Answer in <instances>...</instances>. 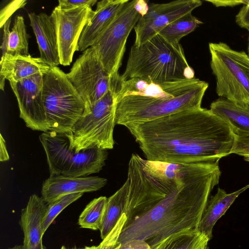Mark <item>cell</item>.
Wrapping results in <instances>:
<instances>
[{"label": "cell", "instance_id": "obj_1", "mask_svg": "<svg viewBox=\"0 0 249 249\" xmlns=\"http://www.w3.org/2000/svg\"><path fill=\"white\" fill-rule=\"evenodd\" d=\"M219 161L171 163L132 154L125 223L118 242L138 239L154 249L167 237L199 222L221 172Z\"/></svg>", "mask_w": 249, "mask_h": 249}, {"label": "cell", "instance_id": "obj_2", "mask_svg": "<svg viewBox=\"0 0 249 249\" xmlns=\"http://www.w3.org/2000/svg\"><path fill=\"white\" fill-rule=\"evenodd\" d=\"M146 159L171 163L219 160L231 154L234 134L210 109L184 110L125 126Z\"/></svg>", "mask_w": 249, "mask_h": 249}, {"label": "cell", "instance_id": "obj_3", "mask_svg": "<svg viewBox=\"0 0 249 249\" xmlns=\"http://www.w3.org/2000/svg\"><path fill=\"white\" fill-rule=\"evenodd\" d=\"M208 83L198 78L159 83L130 79L126 96L116 99V124H142L189 109L201 107Z\"/></svg>", "mask_w": 249, "mask_h": 249}, {"label": "cell", "instance_id": "obj_4", "mask_svg": "<svg viewBox=\"0 0 249 249\" xmlns=\"http://www.w3.org/2000/svg\"><path fill=\"white\" fill-rule=\"evenodd\" d=\"M133 78L162 83L195 77L181 45H173L158 34L140 46L131 47L120 79Z\"/></svg>", "mask_w": 249, "mask_h": 249}, {"label": "cell", "instance_id": "obj_5", "mask_svg": "<svg viewBox=\"0 0 249 249\" xmlns=\"http://www.w3.org/2000/svg\"><path fill=\"white\" fill-rule=\"evenodd\" d=\"M43 100L49 131L69 133L82 116L85 105L66 73L57 66L43 74Z\"/></svg>", "mask_w": 249, "mask_h": 249}, {"label": "cell", "instance_id": "obj_6", "mask_svg": "<svg viewBox=\"0 0 249 249\" xmlns=\"http://www.w3.org/2000/svg\"><path fill=\"white\" fill-rule=\"evenodd\" d=\"M117 83V80H114L109 90L94 105L90 111L83 114L71 130L65 134L70 149L78 152L93 148H113Z\"/></svg>", "mask_w": 249, "mask_h": 249}, {"label": "cell", "instance_id": "obj_7", "mask_svg": "<svg viewBox=\"0 0 249 249\" xmlns=\"http://www.w3.org/2000/svg\"><path fill=\"white\" fill-rule=\"evenodd\" d=\"M47 157L50 176L80 177L101 171L107 157V150L93 148L75 152L65 134L52 131L39 136Z\"/></svg>", "mask_w": 249, "mask_h": 249}, {"label": "cell", "instance_id": "obj_8", "mask_svg": "<svg viewBox=\"0 0 249 249\" xmlns=\"http://www.w3.org/2000/svg\"><path fill=\"white\" fill-rule=\"evenodd\" d=\"M209 48L217 95L237 104L249 105V55L223 42L209 43Z\"/></svg>", "mask_w": 249, "mask_h": 249}, {"label": "cell", "instance_id": "obj_9", "mask_svg": "<svg viewBox=\"0 0 249 249\" xmlns=\"http://www.w3.org/2000/svg\"><path fill=\"white\" fill-rule=\"evenodd\" d=\"M148 7L144 0H128L91 46L111 76L119 75L128 36Z\"/></svg>", "mask_w": 249, "mask_h": 249}, {"label": "cell", "instance_id": "obj_10", "mask_svg": "<svg viewBox=\"0 0 249 249\" xmlns=\"http://www.w3.org/2000/svg\"><path fill=\"white\" fill-rule=\"evenodd\" d=\"M66 74L85 103L83 114L90 111L119 76L112 77L105 70L92 47L83 52Z\"/></svg>", "mask_w": 249, "mask_h": 249}, {"label": "cell", "instance_id": "obj_11", "mask_svg": "<svg viewBox=\"0 0 249 249\" xmlns=\"http://www.w3.org/2000/svg\"><path fill=\"white\" fill-rule=\"evenodd\" d=\"M94 11L89 5L63 9L55 7L51 15L55 22L60 64L66 66L78 51V45L85 26Z\"/></svg>", "mask_w": 249, "mask_h": 249}, {"label": "cell", "instance_id": "obj_12", "mask_svg": "<svg viewBox=\"0 0 249 249\" xmlns=\"http://www.w3.org/2000/svg\"><path fill=\"white\" fill-rule=\"evenodd\" d=\"M202 4L200 0H178L164 3H151L146 13L134 28V45L140 46L156 36L166 26Z\"/></svg>", "mask_w": 249, "mask_h": 249}, {"label": "cell", "instance_id": "obj_13", "mask_svg": "<svg viewBox=\"0 0 249 249\" xmlns=\"http://www.w3.org/2000/svg\"><path fill=\"white\" fill-rule=\"evenodd\" d=\"M9 83L17 99L19 117L26 126L33 130L49 131L43 100V74Z\"/></svg>", "mask_w": 249, "mask_h": 249}, {"label": "cell", "instance_id": "obj_14", "mask_svg": "<svg viewBox=\"0 0 249 249\" xmlns=\"http://www.w3.org/2000/svg\"><path fill=\"white\" fill-rule=\"evenodd\" d=\"M107 182L106 178L97 176H50L42 184L41 197L48 204L65 195L98 191Z\"/></svg>", "mask_w": 249, "mask_h": 249}, {"label": "cell", "instance_id": "obj_15", "mask_svg": "<svg viewBox=\"0 0 249 249\" xmlns=\"http://www.w3.org/2000/svg\"><path fill=\"white\" fill-rule=\"evenodd\" d=\"M47 209V204L41 196H30L19 221L24 234L23 249H47L42 240V222Z\"/></svg>", "mask_w": 249, "mask_h": 249}, {"label": "cell", "instance_id": "obj_16", "mask_svg": "<svg viewBox=\"0 0 249 249\" xmlns=\"http://www.w3.org/2000/svg\"><path fill=\"white\" fill-rule=\"evenodd\" d=\"M30 26L36 37L40 58L50 67L60 64L55 20L52 15L28 13Z\"/></svg>", "mask_w": 249, "mask_h": 249}, {"label": "cell", "instance_id": "obj_17", "mask_svg": "<svg viewBox=\"0 0 249 249\" xmlns=\"http://www.w3.org/2000/svg\"><path fill=\"white\" fill-rule=\"evenodd\" d=\"M128 0H103L97 2L96 10L81 33L78 51L84 52L92 46Z\"/></svg>", "mask_w": 249, "mask_h": 249}, {"label": "cell", "instance_id": "obj_18", "mask_svg": "<svg viewBox=\"0 0 249 249\" xmlns=\"http://www.w3.org/2000/svg\"><path fill=\"white\" fill-rule=\"evenodd\" d=\"M0 65V87L2 90H4L6 79L9 82H17L37 73L43 74L50 68L40 57H34L30 54H5L1 56Z\"/></svg>", "mask_w": 249, "mask_h": 249}, {"label": "cell", "instance_id": "obj_19", "mask_svg": "<svg viewBox=\"0 0 249 249\" xmlns=\"http://www.w3.org/2000/svg\"><path fill=\"white\" fill-rule=\"evenodd\" d=\"M249 188V184L230 194L218 188L215 195L210 197L208 201L198 225V231L210 241L216 222L225 213L236 198Z\"/></svg>", "mask_w": 249, "mask_h": 249}, {"label": "cell", "instance_id": "obj_20", "mask_svg": "<svg viewBox=\"0 0 249 249\" xmlns=\"http://www.w3.org/2000/svg\"><path fill=\"white\" fill-rule=\"evenodd\" d=\"M210 109L226 122L232 129L249 133V105L220 97L211 103Z\"/></svg>", "mask_w": 249, "mask_h": 249}, {"label": "cell", "instance_id": "obj_21", "mask_svg": "<svg viewBox=\"0 0 249 249\" xmlns=\"http://www.w3.org/2000/svg\"><path fill=\"white\" fill-rule=\"evenodd\" d=\"M129 181L126 179L122 187L107 198L103 223L100 229L102 240L112 230L124 213L128 195Z\"/></svg>", "mask_w": 249, "mask_h": 249}, {"label": "cell", "instance_id": "obj_22", "mask_svg": "<svg viewBox=\"0 0 249 249\" xmlns=\"http://www.w3.org/2000/svg\"><path fill=\"white\" fill-rule=\"evenodd\" d=\"M209 241L198 229H188L171 235L154 249H202Z\"/></svg>", "mask_w": 249, "mask_h": 249}, {"label": "cell", "instance_id": "obj_23", "mask_svg": "<svg viewBox=\"0 0 249 249\" xmlns=\"http://www.w3.org/2000/svg\"><path fill=\"white\" fill-rule=\"evenodd\" d=\"M202 23L190 13L172 22L158 34L169 43L178 45L180 44V40L182 37L193 32Z\"/></svg>", "mask_w": 249, "mask_h": 249}, {"label": "cell", "instance_id": "obj_24", "mask_svg": "<svg viewBox=\"0 0 249 249\" xmlns=\"http://www.w3.org/2000/svg\"><path fill=\"white\" fill-rule=\"evenodd\" d=\"M107 198L101 196L89 203L79 215L78 224L81 228L100 230L104 219Z\"/></svg>", "mask_w": 249, "mask_h": 249}, {"label": "cell", "instance_id": "obj_25", "mask_svg": "<svg viewBox=\"0 0 249 249\" xmlns=\"http://www.w3.org/2000/svg\"><path fill=\"white\" fill-rule=\"evenodd\" d=\"M30 36L26 31L22 16L15 17L14 24L9 36L6 54L13 55H28V39Z\"/></svg>", "mask_w": 249, "mask_h": 249}, {"label": "cell", "instance_id": "obj_26", "mask_svg": "<svg viewBox=\"0 0 249 249\" xmlns=\"http://www.w3.org/2000/svg\"><path fill=\"white\" fill-rule=\"evenodd\" d=\"M83 193H74L63 196L47 204V209L42 222L44 234L57 215L69 205L78 200Z\"/></svg>", "mask_w": 249, "mask_h": 249}, {"label": "cell", "instance_id": "obj_27", "mask_svg": "<svg viewBox=\"0 0 249 249\" xmlns=\"http://www.w3.org/2000/svg\"><path fill=\"white\" fill-rule=\"evenodd\" d=\"M124 222L125 218L121 217L112 230L97 246V249H118V238Z\"/></svg>", "mask_w": 249, "mask_h": 249}, {"label": "cell", "instance_id": "obj_28", "mask_svg": "<svg viewBox=\"0 0 249 249\" xmlns=\"http://www.w3.org/2000/svg\"><path fill=\"white\" fill-rule=\"evenodd\" d=\"M27 3L25 0H14L8 3L0 11V27L1 29L4 23L17 10L24 7Z\"/></svg>", "mask_w": 249, "mask_h": 249}, {"label": "cell", "instance_id": "obj_29", "mask_svg": "<svg viewBox=\"0 0 249 249\" xmlns=\"http://www.w3.org/2000/svg\"><path fill=\"white\" fill-rule=\"evenodd\" d=\"M97 2L96 0H59L58 7L63 9L73 8L84 5L92 7Z\"/></svg>", "mask_w": 249, "mask_h": 249}, {"label": "cell", "instance_id": "obj_30", "mask_svg": "<svg viewBox=\"0 0 249 249\" xmlns=\"http://www.w3.org/2000/svg\"><path fill=\"white\" fill-rule=\"evenodd\" d=\"M235 21L240 27L249 30V2L240 10L235 17Z\"/></svg>", "mask_w": 249, "mask_h": 249}, {"label": "cell", "instance_id": "obj_31", "mask_svg": "<svg viewBox=\"0 0 249 249\" xmlns=\"http://www.w3.org/2000/svg\"><path fill=\"white\" fill-rule=\"evenodd\" d=\"M118 249H151V248L143 240L133 239L123 244H120L118 242Z\"/></svg>", "mask_w": 249, "mask_h": 249}, {"label": "cell", "instance_id": "obj_32", "mask_svg": "<svg viewBox=\"0 0 249 249\" xmlns=\"http://www.w3.org/2000/svg\"><path fill=\"white\" fill-rule=\"evenodd\" d=\"M11 20V18H10L2 27V28H3V35L0 47L2 51V55H4L7 53L9 36L11 31H10Z\"/></svg>", "mask_w": 249, "mask_h": 249}, {"label": "cell", "instance_id": "obj_33", "mask_svg": "<svg viewBox=\"0 0 249 249\" xmlns=\"http://www.w3.org/2000/svg\"><path fill=\"white\" fill-rule=\"evenodd\" d=\"M206 1L212 3L216 7L230 6L233 7L240 4H247L249 2V0H207Z\"/></svg>", "mask_w": 249, "mask_h": 249}, {"label": "cell", "instance_id": "obj_34", "mask_svg": "<svg viewBox=\"0 0 249 249\" xmlns=\"http://www.w3.org/2000/svg\"><path fill=\"white\" fill-rule=\"evenodd\" d=\"M0 161H5L9 159V154L7 150L5 141L0 134Z\"/></svg>", "mask_w": 249, "mask_h": 249}, {"label": "cell", "instance_id": "obj_35", "mask_svg": "<svg viewBox=\"0 0 249 249\" xmlns=\"http://www.w3.org/2000/svg\"><path fill=\"white\" fill-rule=\"evenodd\" d=\"M60 249H97V246H86L82 248H78L76 247L68 248L65 247V246H62Z\"/></svg>", "mask_w": 249, "mask_h": 249}, {"label": "cell", "instance_id": "obj_36", "mask_svg": "<svg viewBox=\"0 0 249 249\" xmlns=\"http://www.w3.org/2000/svg\"><path fill=\"white\" fill-rule=\"evenodd\" d=\"M7 249H23L22 245H15L12 248H10Z\"/></svg>", "mask_w": 249, "mask_h": 249}, {"label": "cell", "instance_id": "obj_37", "mask_svg": "<svg viewBox=\"0 0 249 249\" xmlns=\"http://www.w3.org/2000/svg\"><path fill=\"white\" fill-rule=\"evenodd\" d=\"M249 33V30H248ZM248 55L249 56V36L248 38Z\"/></svg>", "mask_w": 249, "mask_h": 249}, {"label": "cell", "instance_id": "obj_38", "mask_svg": "<svg viewBox=\"0 0 249 249\" xmlns=\"http://www.w3.org/2000/svg\"><path fill=\"white\" fill-rule=\"evenodd\" d=\"M247 65H248V69H249V56H248V59H247Z\"/></svg>", "mask_w": 249, "mask_h": 249}, {"label": "cell", "instance_id": "obj_39", "mask_svg": "<svg viewBox=\"0 0 249 249\" xmlns=\"http://www.w3.org/2000/svg\"><path fill=\"white\" fill-rule=\"evenodd\" d=\"M202 249H209V248L207 245V246H205L204 248H203Z\"/></svg>", "mask_w": 249, "mask_h": 249}]
</instances>
